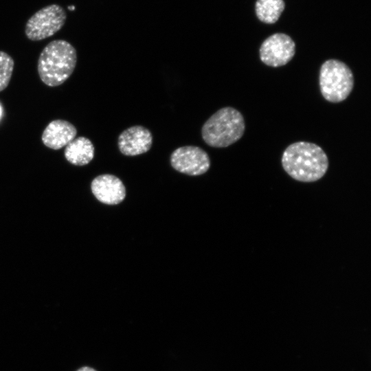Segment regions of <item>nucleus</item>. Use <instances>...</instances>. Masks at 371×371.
I'll list each match as a JSON object with an SVG mask.
<instances>
[{
    "label": "nucleus",
    "instance_id": "nucleus-1",
    "mask_svg": "<svg viewBox=\"0 0 371 371\" xmlns=\"http://www.w3.org/2000/svg\"><path fill=\"white\" fill-rule=\"evenodd\" d=\"M281 163L291 178L304 183L322 179L328 168V157L323 149L314 143L303 141L288 146Z\"/></svg>",
    "mask_w": 371,
    "mask_h": 371
},
{
    "label": "nucleus",
    "instance_id": "nucleus-10",
    "mask_svg": "<svg viewBox=\"0 0 371 371\" xmlns=\"http://www.w3.org/2000/svg\"><path fill=\"white\" fill-rule=\"evenodd\" d=\"M77 134V129L71 122L64 120H54L44 129L41 140L43 144L53 150L66 146Z\"/></svg>",
    "mask_w": 371,
    "mask_h": 371
},
{
    "label": "nucleus",
    "instance_id": "nucleus-3",
    "mask_svg": "<svg viewBox=\"0 0 371 371\" xmlns=\"http://www.w3.org/2000/svg\"><path fill=\"white\" fill-rule=\"evenodd\" d=\"M245 129L241 113L233 107L225 106L215 112L204 123L201 136L210 146L225 148L239 140Z\"/></svg>",
    "mask_w": 371,
    "mask_h": 371
},
{
    "label": "nucleus",
    "instance_id": "nucleus-16",
    "mask_svg": "<svg viewBox=\"0 0 371 371\" xmlns=\"http://www.w3.org/2000/svg\"><path fill=\"white\" fill-rule=\"evenodd\" d=\"M69 10H74V6H71V7L69 6Z\"/></svg>",
    "mask_w": 371,
    "mask_h": 371
},
{
    "label": "nucleus",
    "instance_id": "nucleus-7",
    "mask_svg": "<svg viewBox=\"0 0 371 371\" xmlns=\"http://www.w3.org/2000/svg\"><path fill=\"white\" fill-rule=\"evenodd\" d=\"M172 167L179 172L190 176L205 173L210 167L208 154L196 146H185L175 149L170 155Z\"/></svg>",
    "mask_w": 371,
    "mask_h": 371
},
{
    "label": "nucleus",
    "instance_id": "nucleus-9",
    "mask_svg": "<svg viewBox=\"0 0 371 371\" xmlns=\"http://www.w3.org/2000/svg\"><path fill=\"white\" fill-rule=\"evenodd\" d=\"M91 189L98 201L107 205H117L126 196V189L122 181L110 174L101 175L93 179Z\"/></svg>",
    "mask_w": 371,
    "mask_h": 371
},
{
    "label": "nucleus",
    "instance_id": "nucleus-8",
    "mask_svg": "<svg viewBox=\"0 0 371 371\" xmlns=\"http://www.w3.org/2000/svg\"><path fill=\"white\" fill-rule=\"evenodd\" d=\"M153 144L151 132L142 126H131L118 137L120 151L126 156H136L148 152Z\"/></svg>",
    "mask_w": 371,
    "mask_h": 371
},
{
    "label": "nucleus",
    "instance_id": "nucleus-11",
    "mask_svg": "<svg viewBox=\"0 0 371 371\" xmlns=\"http://www.w3.org/2000/svg\"><path fill=\"white\" fill-rule=\"evenodd\" d=\"M95 148L91 141L85 137L74 139L65 147V159L75 166H85L94 157Z\"/></svg>",
    "mask_w": 371,
    "mask_h": 371
},
{
    "label": "nucleus",
    "instance_id": "nucleus-2",
    "mask_svg": "<svg viewBox=\"0 0 371 371\" xmlns=\"http://www.w3.org/2000/svg\"><path fill=\"white\" fill-rule=\"evenodd\" d=\"M76 63L75 47L65 40H54L43 48L39 55L38 76L47 86H59L71 76Z\"/></svg>",
    "mask_w": 371,
    "mask_h": 371
},
{
    "label": "nucleus",
    "instance_id": "nucleus-4",
    "mask_svg": "<svg viewBox=\"0 0 371 371\" xmlns=\"http://www.w3.org/2000/svg\"><path fill=\"white\" fill-rule=\"evenodd\" d=\"M319 84L325 100L333 103L340 102L348 98L353 89V74L344 62L328 59L320 67Z\"/></svg>",
    "mask_w": 371,
    "mask_h": 371
},
{
    "label": "nucleus",
    "instance_id": "nucleus-5",
    "mask_svg": "<svg viewBox=\"0 0 371 371\" xmlns=\"http://www.w3.org/2000/svg\"><path fill=\"white\" fill-rule=\"evenodd\" d=\"M67 13L56 3L46 5L36 12L27 21L25 26L26 37L32 41H38L50 37L65 25Z\"/></svg>",
    "mask_w": 371,
    "mask_h": 371
},
{
    "label": "nucleus",
    "instance_id": "nucleus-15",
    "mask_svg": "<svg viewBox=\"0 0 371 371\" xmlns=\"http://www.w3.org/2000/svg\"><path fill=\"white\" fill-rule=\"evenodd\" d=\"M2 115V109H1V106H0V117Z\"/></svg>",
    "mask_w": 371,
    "mask_h": 371
},
{
    "label": "nucleus",
    "instance_id": "nucleus-12",
    "mask_svg": "<svg viewBox=\"0 0 371 371\" xmlns=\"http://www.w3.org/2000/svg\"><path fill=\"white\" fill-rule=\"evenodd\" d=\"M284 8V0H256L254 11L260 22L273 25L279 20Z\"/></svg>",
    "mask_w": 371,
    "mask_h": 371
},
{
    "label": "nucleus",
    "instance_id": "nucleus-6",
    "mask_svg": "<svg viewBox=\"0 0 371 371\" xmlns=\"http://www.w3.org/2000/svg\"><path fill=\"white\" fill-rule=\"evenodd\" d=\"M295 54V43L288 34L276 32L265 38L259 48L261 61L267 66L278 67L287 64Z\"/></svg>",
    "mask_w": 371,
    "mask_h": 371
},
{
    "label": "nucleus",
    "instance_id": "nucleus-14",
    "mask_svg": "<svg viewBox=\"0 0 371 371\" xmlns=\"http://www.w3.org/2000/svg\"><path fill=\"white\" fill-rule=\"evenodd\" d=\"M77 371H97L95 369L88 367V366H84L78 369Z\"/></svg>",
    "mask_w": 371,
    "mask_h": 371
},
{
    "label": "nucleus",
    "instance_id": "nucleus-13",
    "mask_svg": "<svg viewBox=\"0 0 371 371\" xmlns=\"http://www.w3.org/2000/svg\"><path fill=\"white\" fill-rule=\"evenodd\" d=\"M14 66L13 58L8 53L0 51V92L8 86Z\"/></svg>",
    "mask_w": 371,
    "mask_h": 371
}]
</instances>
